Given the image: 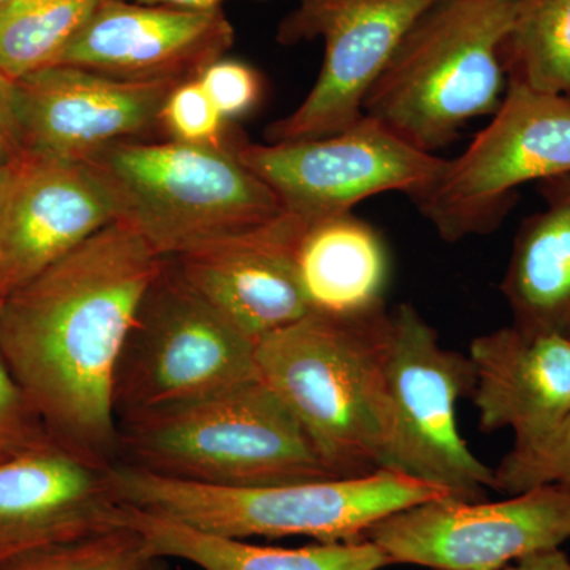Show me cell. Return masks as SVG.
Instances as JSON below:
<instances>
[{"label":"cell","instance_id":"6da1fadb","mask_svg":"<svg viewBox=\"0 0 570 570\" xmlns=\"http://www.w3.org/2000/svg\"><path fill=\"white\" fill-rule=\"evenodd\" d=\"M163 261L116 220L0 305V355L33 411L56 444L99 466L119 460L116 370Z\"/></svg>","mask_w":570,"mask_h":570},{"label":"cell","instance_id":"7a4b0ae2","mask_svg":"<svg viewBox=\"0 0 570 570\" xmlns=\"http://www.w3.org/2000/svg\"><path fill=\"white\" fill-rule=\"evenodd\" d=\"M392 313H311L258 341V376L340 478L389 469Z\"/></svg>","mask_w":570,"mask_h":570},{"label":"cell","instance_id":"3957f363","mask_svg":"<svg viewBox=\"0 0 570 570\" xmlns=\"http://www.w3.org/2000/svg\"><path fill=\"white\" fill-rule=\"evenodd\" d=\"M118 463L214 487L340 479L261 377L121 420Z\"/></svg>","mask_w":570,"mask_h":570},{"label":"cell","instance_id":"277c9868","mask_svg":"<svg viewBox=\"0 0 570 570\" xmlns=\"http://www.w3.org/2000/svg\"><path fill=\"white\" fill-rule=\"evenodd\" d=\"M520 0H436L404 33L363 115L420 151L452 145L493 116L508 82L501 50Z\"/></svg>","mask_w":570,"mask_h":570},{"label":"cell","instance_id":"5b68a950","mask_svg":"<svg viewBox=\"0 0 570 570\" xmlns=\"http://www.w3.org/2000/svg\"><path fill=\"white\" fill-rule=\"evenodd\" d=\"M124 505L225 538H311L346 542L392 513L439 498L444 490L392 469L355 478L262 487H214L160 478L116 463L110 468Z\"/></svg>","mask_w":570,"mask_h":570},{"label":"cell","instance_id":"8992f818","mask_svg":"<svg viewBox=\"0 0 570 570\" xmlns=\"http://www.w3.org/2000/svg\"><path fill=\"white\" fill-rule=\"evenodd\" d=\"M110 197L116 220L159 257H176L273 223L275 193L224 146L124 140L81 160Z\"/></svg>","mask_w":570,"mask_h":570},{"label":"cell","instance_id":"52a82bcc","mask_svg":"<svg viewBox=\"0 0 570 570\" xmlns=\"http://www.w3.org/2000/svg\"><path fill=\"white\" fill-rule=\"evenodd\" d=\"M255 347L165 257L119 356L112 392L118 423L261 377Z\"/></svg>","mask_w":570,"mask_h":570},{"label":"cell","instance_id":"ba28073f","mask_svg":"<svg viewBox=\"0 0 570 570\" xmlns=\"http://www.w3.org/2000/svg\"><path fill=\"white\" fill-rule=\"evenodd\" d=\"M570 176V99L508 82L501 107L433 183L411 195L445 243L498 228L523 184Z\"/></svg>","mask_w":570,"mask_h":570},{"label":"cell","instance_id":"9c48e42d","mask_svg":"<svg viewBox=\"0 0 570 570\" xmlns=\"http://www.w3.org/2000/svg\"><path fill=\"white\" fill-rule=\"evenodd\" d=\"M387 385L389 469L444 490L460 501H485L494 468L461 436L459 403L472 395L468 355L441 346L436 330L411 303L392 313Z\"/></svg>","mask_w":570,"mask_h":570},{"label":"cell","instance_id":"30bf717a","mask_svg":"<svg viewBox=\"0 0 570 570\" xmlns=\"http://www.w3.org/2000/svg\"><path fill=\"white\" fill-rule=\"evenodd\" d=\"M227 145L275 193L285 213L303 219L352 213L379 194L411 197L433 183L445 164L365 115L328 137L266 145L227 137Z\"/></svg>","mask_w":570,"mask_h":570},{"label":"cell","instance_id":"8fae6325","mask_svg":"<svg viewBox=\"0 0 570 570\" xmlns=\"http://www.w3.org/2000/svg\"><path fill=\"white\" fill-rule=\"evenodd\" d=\"M365 538L390 566L501 570L570 540V487H538L494 502L433 499L392 513Z\"/></svg>","mask_w":570,"mask_h":570},{"label":"cell","instance_id":"7c38bea8","mask_svg":"<svg viewBox=\"0 0 570 570\" xmlns=\"http://www.w3.org/2000/svg\"><path fill=\"white\" fill-rule=\"evenodd\" d=\"M436 0H305L277 31L284 45L322 37L324 63L294 111L265 130L268 142L343 132L363 118V104L397 45Z\"/></svg>","mask_w":570,"mask_h":570},{"label":"cell","instance_id":"4fadbf2b","mask_svg":"<svg viewBox=\"0 0 570 570\" xmlns=\"http://www.w3.org/2000/svg\"><path fill=\"white\" fill-rule=\"evenodd\" d=\"M110 468L62 445L0 459V569L39 551L127 527Z\"/></svg>","mask_w":570,"mask_h":570},{"label":"cell","instance_id":"5bb4252c","mask_svg":"<svg viewBox=\"0 0 570 570\" xmlns=\"http://www.w3.org/2000/svg\"><path fill=\"white\" fill-rule=\"evenodd\" d=\"M175 86L112 80L61 63L32 71L13 81L22 149L85 160L111 142L156 140Z\"/></svg>","mask_w":570,"mask_h":570},{"label":"cell","instance_id":"9a60e30c","mask_svg":"<svg viewBox=\"0 0 570 570\" xmlns=\"http://www.w3.org/2000/svg\"><path fill=\"white\" fill-rule=\"evenodd\" d=\"M112 223L110 197L88 165L22 153L9 165L0 198V296Z\"/></svg>","mask_w":570,"mask_h":570},{"label":"cell","instance_id":"2e32d148","mask_svg":"<svg viewBox=\"0 0 570 570\" xmlns=\"http://www.w3.org/2000/svg\"><path fill=\"white\" fill-rule=\"evenodd\" d=\"M234 41L223 7L198 11L102 0L56 63L112 80L181 85L225 58Z\"/></svg>","mask_w":570,"mask_h":570},{"label":"cell","instance_id":"e0dca14e","mask_svg":"<svg viewBox=\"0 0 570 570\" xmlns=\"http://www.w3.org/2000/svg\"><path fill=\"white\" fill-rule=\"evenodd\" d=\"M468 356L480 430L509 428L512 452L538 448L568 414L570 337L505 326L475 337Z\"/></svg>","mask_w":570,"mask_h":570},{"label":"cell","instance_id":"ac0fdd59","mask_svg":"<svg viewBox=\"0 0 570 570\" xmlns=\"http://www.w3.org/2000/svg\"><path fill=\"white\" fill-rule=\"evenodd\" d=\"M170 258L184 279L255 344L311 314L288 253L285 212L264 227Z\"/></svg>","mask_w":570,"mask_h":570},{"label":"cell","instance_id":"d6986e66","mask_svg":"<svg viewBox=\"0 0 570 570\" xmlns=\"http://www.w3.org/2000/svg\"><path fill=\"white\" fill-rule=\"evenodd\" d=\"M287 246L311 313L355 316L385 307L390 255L354 212L303 219L285 213Z\"/></svg>","mask_w":570,"mask_h":570},{"label":"cell","instance_id":"ffe728a7","mask_svg":"<svg viewBox=\"0 0 570 570\" xmlns=\"http://www.w3.org/2000/svg\"><path fill=\"white\" fill-rule=\"evenodd\" d=\"M127 524L140 532L165 560L190 562L200 570H381L390 562L371 540L316 542L299 549L255 546L195 530L179 521L127 505Z\"/></svg>","mask_w":570,"mask_h":570},{"label":"cell","instance_id":"44dd1931","mask_svg":"<svg viewBox=\"0 0 570 570\" xmlns=\"http://www.w3.org/2000/svg\"><path fill=\"white\" fill-rule=\"evenodd\" d=\"M501 292L521 332L570 337V202L524 220Z\"/></svg>","mask_w":570,"mask_h":570},{"label":"cell","instance_id":"7402d4cb","mask_svg":"<svg viewBox=\"0 0 570 570\" xmlns=\"http://www.w3.org/2000/svg\"><path fill=\"white\" fill-rule=\"evenodd\" d=\"M501 58L508 82L570 99V0H520Z\"/></svg>","mask_w":570,"mask_h":570},{"label":"cell","instance_id":"603a6c76","mask_svg":"<svg viewBox=\"0 0 570 570\" xmlns=\"http://www.w3.org/2000/svg\"><path fill=\"white\" fill-rule=\"evenodd\" d=\"M102 0H11L0 11V73L10 80L55 66Z\"/></svg>","mask_w":570,"mask_h":570},{"label":"cell","instance_id":"cb8c5ba5","mask_svg":"<svg viewBox=\"0 0 570 570\" xmlns=\"http://www.w3.org/2000/svg\"><path fill=\"white\" fill-rule=\"evenodd\" d=\"M0 570H168L132 527L33 553Z\"/></svg>","mask_w":570,"mask_h":570},{"label":"cell","instance_id":"d4e9b609","mask_svg":"<svg viewBox=\"0 0 570 570\" xmlns=\"http://www.w3.org/2000/svg\"><path fill=\"white\" fill-rule=\"evenodd\" d=\"M543 485L570 487V409L538 448L510 450L494 468V490L509 497Z\"/></svg>","mask_w":570,"mask_h":570},{"label":"cell","instance_id":"484cf974","mask_svg":"<svg viewBox=\"0 0 570 570\" xmlns=\"http://www.w3.org/2000/svg\"><path fill=\"white\" fill-rule=\"evenodd\" d=\"M225 122L198 78L175 86L160 112V129L167 140L187 145L224 146Z\"/></svg>","mask_w":570,"mask_h":570},{"label":"cell","instance_id":"4316f807","mask_svg":"<svg viewBox=\"0 0 570 570\" xmlns=\"http://www.w3.org/2000/svg\"><path fill=\"white\" fill-rule=\"evenodd\" d=\"M39 420V414L33 411L28 396L0 355V456L52 444L55 441L47 430H41Z\"/></svg>","mask_w":570,"mask_h":570},{"label":"cell","instance_id":"83f0119b","mask_svg":"<svg viewBox=\"0 0 570 570\" xmlns=\"http://www.w3.org/2000/svg\"><path fill=\"white\" fill-rule=\"evenodd\" d=\"M198 81L212 97L225 121L242 118L261 102L264 81L253 66L220 58L202 71Z\"/></svg>","mask_w":570,"mask_h":570},{"label":"cell","instance_id":"f1b7e54d","mask_svg":"<svg viewBox=\"0 0 570 570\" xmlns=\"http://www.w3.org/2000/svg\"><path fill=\"white\" fill-rule=\"evenodd\" d=\"M22 142L14 111L13 80L0 73V164L10 165L20 159Z\"/></svg>","mask_w":570,"mask_h":570},{"label":"cell","instance_id":"f546056e","mask_svg":"<svg viewBox=\"0 0 570 570\" xmlns=\"http://www.w3.org/2000/svg\"><path fill=\"white\" fill-rule=\"evenodd\" d=\"M501 570H570V558L561 549L540 551Z\"/></svg>","mask_w":570,"mask_h":570},{"label":"cell","instance_id":"4dcf8cb0","mask_svg":"<svg viewBox=\"0 0 570 570\" xmlns=\"http://www.w3.org/2000/svg\"><path fill=\"white\" fill-rule=\"evenodd\" d=\"M124 2L142 3V6L168 7L179 10H216L223 7V0H124Z\"/></svg>","mask_w":570,"mask_h":570},{"label":"cell","instance_id":"1f68e13d","mask_svg":"<svg viewBox=\"0 0 570 570\" xmlns=\"http://www.w3.org/2000/svg\"><path fill=\"white\" fill-rule=\"evenodd\" d=\"M542 187L543 194H546V197L549 198V202H570V176L549 179V181L542 183Z\"/></svg>","mask_w":570,"mask_h":570},{"label":"cell","instance_id":"d6a6232c","mask_svg":"<svg viewBox=\"0 0 570 570\" xmlns=\"http://www.w3.org/2000/svg\"><path fill=\"white\" fill-rule=\"evenodd\" d=\"M7 175H9V165L0 164V198H2L3 187H6Z\"/></svg>","mask_w":570,"mask_h":570},{"label":"cell","instance_id":"836d02e7","mask_svg":"<svg viewBox=\"0 0 570 570\" xmlns=\"http://www.w3.org/2000/svg\"><path fill=\"white\" fill-rule=\"evenodd\" d=\"M10 2L11 0H0V11L6 9V7L9 6Z\"/></svg>","mask_w":570,"mask_h":570},{"label":"cell","instance_id":"e575fe53","mask_svg":"<svg viewBox=\"0 0 570 570\" xmlns=\"http://www.w3.org/2000/svg\"><path fill=\"white\" fill-rule=\"evenodd\" d=\"M2 302H3V298H2V296H0V305H2Z\"/></svg>","mask_w":570,"mask_h":570},{"label":"cell","instance_id":"d590c367","mask_svg":"<svg viewBox=\"0 0 570 570\" xmlns=\"http://www.w3.org/2000/svg\"><path fill=\"white\" fill-rule=\"evenodd\" d=\"M299 2H303V0H299Z\"/></svg>","mask_w":570,"mask_h":570},{"label":"cell","instance_id":"8d00e7d4","mask_svg":"<svg viewBox=\"0 0 570 570\" xmlns=\"http://www.w3.org/2000/svg\"><path fill=\"white\" fill-rule=\"evenodd\" d=\"M0 459H2V456H0Z\"/></svg>","mask_w":570,"mask_h":570},{"label":"cell","instance_id":"74e56055","mask_svg":"<svg viewBox=\"0 0 570 570\" xmlns=\"http://www.w3.org/2000/svg\"><path fill=\"white\" fill-rule=\"evenodd\" d=\"M303 2H305V0H303Z\"/></svg>","mask_w":570,"mask_h":570}]
</instances>
